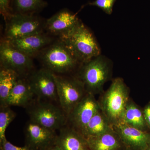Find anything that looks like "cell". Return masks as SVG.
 Wrapping results in <instances>:
<instances>
[{"label": "cell", "instance_id": "27", "mask_svg": "<svg viewBox=\"0 0 150 150\" xmlns=\"http://www.w3.org/2000/svg\"><path fill=\"white\" fill-rule=\"evenodd\" d=\"M45 150H62L61 148L59 147V146L56 145L54 144L53 146H51L49 147L46 149Z\"/></svg>", "mask_w": 150, "mask_h": 150}, {"label": "cell", "instance_id": "14", "mask_svg": "<svg viewBox=\"0 0 150 150\" xmlns=\"http://www.w3.org/2000/svg\"><path fill=\"white\" fill-rule=\"evenodd\" d=\"M55 144L62 150H90L86 139L73 127L60 129Z\"/></svg>", "mask_w": 150, "mask_h": 150}, {"label": "cell", "instance_id": "23", "mask_svg": "<svg viewBox=\"0 0 150 150\" xmlns=\"http://www.w3.org/2000/svg\"><path fill=\"white\" fill-rule=\"evenodd\" d=\"M116 0H96L90 3L91 5L96 6L104 11L108 14H111L113 5Z\"/></svg>", "mask_w": 150, "mask_h": 150}, {"label": "cell", "instance_id": "15", "mask_svg": "<svg viewBox=\"0 0 150 150\" xmlns=\"http://www.w3.org/2000/svg\"><path fill=\"white\" fill-rule=\"evenodd\" d=\"M79 21L76 14L69 11L64 10L48 19L45 27L52 34L60 36L69 32Z\"/></svg>", "mask_w": 150, "mask_h": 150}, {"label": "cell", "instance_id": "5", "mask_svg": "<svg viewBox=\"0 0 150 150\" xmlns=\"http://www.w3.org/2000/svg\"><path fill=\"white\" fill-rule=\"evenodd\" d=\"M57 94L61 108L67 117L87 93L79 80L63 77L54 74Z\"/></svg>", "mask_w": 150, "mask_h": 150}, {"label": "cell", "instance_id": "24", "mask_svg": "<svg viewBox=\"0 0 150 150\" xmlns=\"http://www.w3.org/2000/svg\"><path fill=\"white\" fill-rule=\"evenodd\" d=\"M0 144L1 149L2 150H30L26 146L23 147H18L15 146L9 142L6 139L1 142Z\"/></svg>", "mask_w": 150, "mask_h": 150}, {"label": "cell", "instance_id": "8", "mask_svg": "<svg viewBox=\"0 0 150 150\" xmlns=\"http://www.w3.org/2000/svg\"><path fill=\"white\" fill-rule=\"evenodd\" d=\"M0 62L1 68L13 70L20 75L33 67L31 57L14 48L6 39L1 42Z\"/></svg>", "mask_w": 150, "mask_h": 150}, {"label": "cell", "instance_id": "1", "mask_svg": "<svg viewBox=\"0 0 150 150\" xmlns=\"http://www.w3.org/2000/svg\"><path fill=\"white\" fill-rule=\"evenodd\" d=\"M60 41L71 51L78 62L83 64L100 55V49L94 36L80 21L64 35Z\"/></svg>", "mask_w": 150, "mask_h": 150}, {"label": "cell", "instance_id": "4", "mask_svg": "<svg viewBox=\"0 0 150 150\" xmlns=\"http://www.w3.org/2000/svg\"><path fill=\"white\" fill-rule=\"evenodd\" d=\"M41 59L46 69L59 74L70 71L79 62L61 41L46 48L41 54Z\"/></svg>", "mask_w": 150, "mask_h": 150}, {"label": "cell", "instance_id": "18", "mask_svg": "<svg viewBox=\"0 0 150 150\" xmlns=\"http://www.w3.org/2000/svg\"><path fill=\"white\" fill-rule=\"evenodd\" d=\"M112 129V125L100 110L94 115L81 133L86 139L99 136Z\"/></svg>", "mask_w": 150, "mask_h": 150}, {"label": "cell", "instance_id": "26", "mask_svg": "<svg viewBox=\"0 0 150 150\" xmlns=\"http://www.w3.org/2000/svg\"><path fill=\"white\" fill-rule=\"evenodd\" d=\"M143 111L145 121L150 131V102L145 106Z\"/></svg>", "mask_w": 150, "mask_h": 150}, {"label": "cell", "instance_id": "20", "mask_svg": "<svg viewBox=\"0 0 150 150\" xmlns=\"http://www.w3.org/2000/svg\"><path fill=\"white\" fill-rule=\"evenodd\" d=\"M20 79V75L9 69L1 68L0 71V105L6 106V101L14 86Z\"/></svg>", "mask_w": 150, "mask_h": 150}, {"label": "cell", "instance_id": "10", "mask_svg": "<svg viewBox=\"0 0 150 150\" xmlns=\"http://www.w3.org/2000/svg\"><path fill=\"white\" fill-rule=\"evenodd\" d=\"M54 74L46 68L38 70L33 74L28 81L35 95L41 99L58 100Z\"/></svg>", "mask_w": 150, "mask_h": 150}, {"label": "cell", "instance_id": "3", "mask_svg": "<svg viewBox=\"0 0 150 150\" xmlns=\"http://www.w3.org/2000/svg\"><path fill=\"white\" fill-rule=\"evenodd\" d=\"M83 64L79 80L86 92L94 95L100 93L111 77L112 64L109 59L100 55Z\"/></svg>", "mask_w": 150, "mask_h": 150}, {"label": "cell", "instance_id": "13", "mask_svg": "<svg viewBox=\"0 0 150 150\" xmlns=\"http://www.w3.org/2000/svg\"><path fill=\"white\" fill-rule=\"evenodd\" d=\"M8 41L14 48L31 57L48 45L51 39L41 32Z\"/></svg>", "mask_w": 150, "mask_h": 150}, {"label": "cell", "instance_id": "9", "mask_svg": "<svg viewBox=\"0 0 150 150\" xmlns=\"http://www.w3.org/2000/svg\"><path fill=\"white\" fill-rule=\"evenodd\" d=\"M100 110L99 102L96 99L94 95L87 93L67 118L73 128L81 133L94 115Z\"/></svg>", "mask_w": 150, "mask_h": 150}, {"label": "cell", "instance_id": "2", "mask_svg": "<svg viewBox=\"0 0 150 150\" xmlns=\"http://www.w3.org/2000/svg\"><path fill=\"white\" fill-rule=\"evenodd\" d=\"M129 100V88L123 79H113L98 101L100 110L112 126L121 123Z\"/></svg>", "mask_w": 150, "mask_h": 150}, {"label": "cell", "instance_id": "17", "mask_svg": "<svg viewBox=\"0 0 150 150\" xmlns=\"http://www.w3.org/2000/svg\"><path fill=\"white\" fill-rule=\"evenodd\" d=\"M34 95L29 81L20 78L9 95L6 106H25Z\"/></svg>", "mask_w": 150, "mask_h": 150}, {"label": "cell", "instance_id": "25", "mask_svg": "<svg viewBox=\"0 0 150 150\" xmlns=\"http://www.w3.org/2000/svg\"><path fill=\"white\" fill-rule=\"evenodd\" d=\"M10 0H0L1 13L5 17H9L11 15L9 13Z\"/></svg>", "mask_w": 150, "mask_h": 150}, {"label": "cell", "instance_id": "28", "mask_svg": "<svg viewBox=\"0 0 150 150\" xmlns=\"http://www.w3.org/2000/svg\"><path fill=\"white\" fill-rule=\"evenodd\" d=\"M146 150H150V143L149 146H148V147Z\"/></svg>", "mask_w": 150, "mask_h": 150}, {"label": "cell", "instance_id": "29", "mask_svg": "<svg viewBox=\"0 0 150 150\" xmlns=\"http://www.w3.org/2000/svg\"><path fill=\"white\" fill-rule=\"evenodd\" d=\"M125 149H126V148H125ZM125 150H129L127 149H125Z\"/></svg>", "mask_w": 150, "mask_h": 150}, {"label": "cell", "instance_id": "7", "mask_svg": "<svg viewBox=\"0 0 150 150\" xmlns=\"http://www.w3.org/2000/svg\"><path fill=\"white\" fill-rule=\"evenodd\" d=\"M42 22L32 15L19 13L11 15L6 24L5 39L14 40L42 32Z\"/></svg>", "mask_w": 150, "mask_h": 150}, {"label": "cell", "instance_id": "22", "mask_svg": "<svg viewBox=\"0 0 150 150\" xmlns=\"http://www.w3.org/2000/svg\"><path fill=\"white\" fill-rule=\"evenodd\" d=\"M17 9L21 13L38 10L46 5L43 0H15Z\"/></svg>", "mask_w": 150, "mask_h": 150}, {"label": "cell", "instance_id": "6", "mask_svg": "<svg viewBox=\"0 0 150 150\" xmlns=\"http://www.w3.org/2000/svg\"><path fill=\"white\" fill-rule=\"evenodd\" d=\"M28 113L30 121L55 131L64 127L67 119L62 109L49 102L37 103Z\"/></svg>", "mask_w": 150, "mask_h": 150}, {"label": "cell", "instance_id": "11", "mask_svg": "<svg viewBox=\"0 0 150 150\" xmlns=\"http://www.w3.org/2000/svg\"><path fill=\"white\" fill-rule=\"evenodd\" d=\"M123 146L129 150H146L150 143V133L123 123L112 126Z\"/></svg>", "mask_w": 150, "mask_h": 150}, {"label": "cell", "instance_id": "21", "mask_svg": "<svg viewBox=\"0 0 150 150\" xmlns=\"http://www.w3.org/2000/svg\"><path fill=\"white\" fill-rule=\"evenodd\" d=\"M16 117V113L9 106L1 107L0 109V143L6 139L7 128Z\"/></svg>", "mask_w": 150, "mask_h": 150}, {"label": "cell", "instance_id": "16", "mask_svg": "<svg viewBox=\"0 0 150 150\" xmlns=\"http://www.w3.org/2000/svg\"><path fill=\"white\" fill-rule=\"evenodd\" d=\"M86 140L90 150H119L123 146L113 128L99 136L86 138Z\"/></svg>", "mask_w": 150, "mask_h": 150}, {"label": "cell", "instance_id": "12", "mask_svg": "<svg viewBox=\"0 0 150 150\" xmlns=\"http://www.w3.org/2000/svg\"><path fill=\"white\" fill-rule=\"evenodd\" d=\"M25 146L30 150H45L55 144V131L30 121L25 126Z\"/></svg>", "mask_w": 150, "mask_h": 150}, {"label": "cell", "instance_id": "19", "mask_svg": "<svg viewBox=\"0 0 150 150\" xmlns=\"http://www.w3.org/2000/svg\"><path fill=\"white\" fill-rule=\"evenodd\" d=\"M121 123H126L142 131H148L149 129L143 110L131 99L126 105Z\"/></svg>", "mask_w": 150, "mask_h": 150}]
</instances>
